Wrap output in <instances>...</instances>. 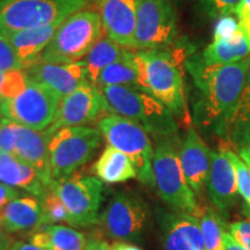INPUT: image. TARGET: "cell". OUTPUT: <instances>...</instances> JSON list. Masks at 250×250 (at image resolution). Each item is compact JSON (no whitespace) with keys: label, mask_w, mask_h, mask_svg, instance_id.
I'll use <instances>...</instances> for the list:
<instances>
[{"label":"cell","mask_w":250,"mask_h":250,"mask_svg":"<svg viewBox=\"0 0 250 250\" xmlns=\"http://www.w3.org/2000/svg\"><path fill=\"white\" fill-rule=\"evenodd\" d=\"M186 65L201 93L196 105L197 123L221 134L245 87L250 56L227 65H208L201 56H193Z\"/></svg>","instance_id":"6da1fadb"},{"label":"cell","mask_w":250,"mask_h":250,"mask_svg":"<svg viewBox=\"0 0 250 250\" xmlns=\"http://www.w3.org/2000/svg\"><path fill=\"white\" fill-rule=\"evenodd\" d=\"M139 72V89L149 94L175 117L190 124L181 62L183 51L179 50H134Z\"/></svg>","instance_id":"7a4b0ae2"},{"label":"cell","mask_w":250,"mask_h":250,"mask_svg":"<svg viewBox=\"0 0 250 250\" xmlns=\"http://www.w3.org/2000/svg\"><path fill=\"white\" fill-rule=\"evenodd\" d=\"M101 92L108 111L142 125L156 142L176 138L175 116L149 94L130 86L101 87Z\"/></svg>","instance_id":"3957f363"},{"label":"cell","mask_w":250,"mask_h":250,"mask_svg":"<svg viewBox=\"0 0 250 250\" xmlns=\"http://www.w3.org/2000/svg\"><path fill=\"white\" fill-rule=\"evenodd\" d=\"M103 33L99 12L80 9L59 23L54 37L39 61L50 62L83 61Z\"/></svg>","instance_id":"277c9868"},{"label":"cell","mask_w":250,"mask_h":250,"mask_svg":"<svg viewBox=\"0 0 250 250\" xmlns=\"http://www.w3.org/2000/svg\"><path fill=\"white\" fill-rule=\"evenodd\" d=\"M153 176L159 196L174 211L195 217L202 215L195 192L184 176L175 138L156 142L153 155Z\"/></svg>","instance_id":"5b68a950"},{"label":"cell","mask_w":250,"mask_h":250,"mask_svg":"<svg viewBox=\"0 0 250 250\" xmlns=\"http://www.w3.org/2000/svg\"><path fill=\"white\" fill-rule=\"evenodd\" d=\"M99 130L109 146L120 149L131 159L137 171V179L145 186H154V148L149 134L142 125L110 112L100 118Z\"/></svg>","instance_id":"8992f818"},{"label":"cell","mask_w":250,"mask_h":250,"mask_svg":"<svg viewBox=\"0 0 250 250\" xmlns=\"http://www.w3.org/2000/svg\"><path fill=\"white\" fill-rule=\"evenodd\" d=\"M102 133L89 126L62 127L49 138V158L55 182L65 181L86 165L98 151Z\"/></svg>","instance_id":"52a82bcc"},{"label":"cell","mask_w":250,"mask_h":250,"mask_svg":"<svg viewBox=\"0 0 250 250\" xmlns=\"http://www.w3.org/2000/svg\"><path fill=\"white\" fill-rule=\"evenodd\" d=\"M87 5L88 0H0V31L59 23Z\"/></svg>","instance_id":"ba28073f"},{"label":"cell","mask_w":250,"mask_h":250,"mask_svg":"<svg viewBox=\"0 0 250 250\" xmlns=\"http://www.w3.org/2000/svg\"><path fill=\"white\" fill-rule=\"evenodd\" d=\"M61 101L55 90L29 78L27 87L18 96L2 100V112L14 123L44 131L54 122Z\"/></svg>","instance_id":"9c48e42d"},{"label":"cell","mask_w":250,"mask_h":250,"mask_svg":"<svg viewBox=\"0 0 250 250\" xmlns=\"http://www.w3.org/2000/svg\"><path fill=\"white\" fill-rule=\"evenodd\" d=\"M177 35V15L171 0H140L132 50L169 48Z\"/></svg>","instance_id":"30bf717a"},{"label":"cell","mask_w":250,"mask_h":250,"mask_svg":"<svg viewBox=\"0 0 250 250\" xmlns=\"http://www.w3.org/2000/svg\"><path fill=\"white\" fill-rule=\"evenodd\" d=\"M149 211L146 203L129 191H117L99 218L105 235L116 241H136L145 232Z\"/></svg>","instance_id":"8fae6325"},{"label":"cell","mask_w":250,"mask_h":250,"mask_svg":"<svg viewBox=\"0 0 250 250\" xmlns=\"http://www.w3.org/2000/svg\"><path fill=\"white\" fill-rule=\"evenodd\" d=\"M51 188L67 208L77 227L99 224V211L104 198L101 180L95 176H73L55 182Z\"/></svg>","instance_id":"7c38bea8"},{"label":"cell","mask_w":250,"mask_h":250,"mask_svg":"<svg viewBox=\"0 0 250 250\" xmlns=\"http://www.w3.org/2000/svg\"><path fill=\"white\" fill-rule=\"evenodd\" d=\"M107 110L101 88L87 80L76 90L62 99L55 120L45 132L51 136L62 127L83 126Z\"/></svg>","instance_id":"4fadbf2b"},{"label":"cell","mask_w":250,"mask_h":250,"mask_svg":"<svg viewBox=\"0 0 250 250\" xmlns=\"http://www.w3.org/2000/svg\"><path fill=\"white\" fill-rule=\"evenodd\" d=\"M250 56V40L232 17L219 19L213 41L201 55L208 65H227Z\"/></svg>","instance_id":"5bb4252c"},{"label":"cell","mask_w":250,"mask_h":250,"mask_svg":"<svg viewBox=\"0 0 250 250\" xmlns=\"http://www.w3.org/2000/svg\"><path fill=\"white\" fill-rule=\"evenodd\" d=\"M212 151L208 148L192 125L187 126V132L180 147V160L188 181L196 196H202L208 187L211 170Z\"/></svg>","instance_id":"9a60e30c"},{"label":"cell","mask_w":250,"mask_h":250,"mask_svg":"<svg viewBox=\"0 0 250 250\" xmlns=\"http://www.w3.org/2000/svg\"><path fill=\"white\" fill-rule=\"evenodd\" d=\"M24 71L31 80L48 86L62 99L88 80L86 64L83 61L76 62L37 61Z\"/></svg>","instance_id":"2e32d148"},{"label":"cell","mask_w":250,"mask_h":250,"mask_svg":"<svg viewBox=\"0 0 250 250\" xmlns=\"http://www.w3.org/2000/svg\"><path fill=\"white\" fill-rule=\"evenodd\" d=\"M140 0H100L103 31L126 49L133 48L134 28Z\"/></svg>","instance_id":"e0dca14e"},{"label":"cell","mask_w":250,"mask_h":250,"mask_svg":"<svg viewBox=\"0 0 250 250\" xmlns=\"http://www.w3.org/2000/svg\"><path fill=\"white\" fill-rule=\"evenodd\" d=\"M159 221L165 250H206L198 217L162 212Z\"/></svg>","instance_id":"ac0fdd59"},{"label":"cell","mask_w":250,"mask_h":250,"mask_svg":"<svg viewBox=\"0 0 250 250\" xmlns=\"http://www.w3.org/2000/svg\"><path fill=\"white\" fill-rule=\"evenodd\" d=\"M211 170L208 181L210 199L219 213L227 215L239 197L235 169L226 149L212 152Z\"/></svg>","instance_id":"d6986e66"},{"label":"cell","mask_w":250,"mask_h":250,"mask_svg":"<svg viewBox=\"0 0 250 250\" xmlns=\"http://www.w3.org/2000/svg\"><path fill=\"white\" fill-rule=\"evenodd\" d=\"M49 138L45 130H34L19 124L14 151L15 158L31 166L46 188H51L54 184L50 167Z\"/></svg>","instance_id":"ffe728a7"},{"label":"cell","mask_w":250,"mask_h":250,"mask_svg":"<svg viewBox=\"0 0 250 250\" xmlns=\"http://www.w3.org/2000/svg\"><path fill=\"white\" fill-rule=\"evenodd\" d=\"M44 226V214L37 197H19L0 211V227L6 233L36 232Z\"/></svg>","instance_id":"44dd1931"},{"label":"cell","mask_w":250,"mask_h":250,"mask_svg":"<svg viewBox=\"0 0 250 250\" xmlns=\"http://www.w3.org/2000/svg\"><path fill=\"white\" fill-rule=\"evenodd\" d=\"M59 23L4 33L22 62L23 70L39 61L42 52L54 37Z\"/></svg>","instance_id":"7402d4cb"},{"label":"cell","mask_w":250,"mask_h":250,"mask_svg":"<svg viewBox=\"0 0 250 250\" xmlns=\"http://www.w3.org/2000/svg\"><path fill=\"white\" fill-rule=\"evenodd\" d=\"M0 182L22 189L39 199L49 189L31 166L6 153H0Z\"/></svg>","instance_id":"603a6c76"},{"label":"cell","mask_w":250,"mask_h":250,"mask_svg":"<svg viewBox=\"0 0 250 250\" xmlns=\"http://www.w3.org/2000/svg\"><path fill=\"white\" fill-rule=\"evenodd\" d=\"M92 171L98 179L108 184L123 183L137 179L131 159L120 149L107 146L93 165Z\"/></svg>","instance_id":"cb8c5ba5"},{"label":"cell","mask_w":250,"mask_h":250,"mask_svg":"<svg viewBox=\"0 0 250 250\" xmlns=\"http://www.w3.org/2000/svg\"><path fill=\"white\" fill-rule=\"evenodd\" d=\"M30 243L45 250H85V234L61 225L43 226L31 234Z\"/></svg>","instance_id":"d4e9b609"},{"label":"cell","mask_w":250,"mask_h":250,"mask_svg":"<svg viewBox=\"0 0 250 250\" xmlns=\"http://www.w3.org/2000/svg\"><path fill=\"white\" fill-rule=\"evenodd\" d=\"M221 134L237 148L250 146V67L239 101L225 124Z\"/></svg>","instance_id":"484cf974"},{"label":"cell","mask_w":250,"mask_h":250,"mask_svg":"<svg viewBox=\"0 0 250 250\" xmlns=\"http://www.w3.org/2000/svg\"><path fill=\"white\" fill-rule=\"evenodd\" d=\"M96 86H130L139 88V72L136 62V51L127 49L120 61L112 62L101 72Z\"/></svg>","instance_id":"4316f807"},{"label":"cell","mask_w":250,"mask_h":250,"mask_svg":"<svg viewBox=\"0 0 250 250\" xmlns=\"http://www.w3.org/2000/svg\"><path fill=\"white\" fill-rule=\"evenodd\" d=\"M126 50V48H123L103 33V35L95 43L89 54L83 59L86 64L88 81L96 85V81H98L101 72L112 62L120 61Z\"/></svg>","instance_id":"83f0119b"},{"label":"cell","mask_w":250,"mask_h":250,"mask_svg":"<svg viewBox=\"0 0 250 250\" xmlns=\"http://www.w3.org/2000/svg\"><path fill=\"white\" fill-rule=\"evenodd\" d=\"M201 228L206 250H226L224 241V227L220 218L212 208H206L201 218Z\"/></svg>","instance_id":"f1b7e54d"},{"label":"cell","mask_w":250,"mask_h":250,"mask_svg":"<svg viewBox=\"0 0 250 250\" xmlns=\"http://www.w3.org/2000/svg\"><path fill=\"white\" fill-rule=\"evenodd\" d=\"M40 201L42 204L43 214H44V226L57 223H65L71 226H76V223L67 208L52 188L46 190Z\"/></svg>","instance_id":"f546056e"},{"label":"cell","mask_w":250,"mask_h":250,"mask_svg":"<svg viewBox=\"0 0 250 250\" xmlns=\"http://www.w3.org/2000/svg\"><path fill=\"white\" fill-rule=\"evenodd\" d=\"M226 152L229 160L232 161L234 169H235L239 193L245 199L250 211V168L236 153L230 151V149H226Z\"/></svg>","instance_id":"4dcf8cb0"},{"label":"cell","mask_w":250,"mask_h":250,"mask_svg":"<svg viewBox=\"0 0 250 250\" xmlns=\"http://www.w3.org/2000/svg\"><path fill=\"white\" fill-rule=\"evenodd\" d=\"M241 0H202L203 12L210 19L219 20L225 17H232Z\"/></svg>","instance_id":"1f68e13d"},{"label":"cell","mask_w":250,"mask_h":250,"mask_svg":"<svg viewBox=\"0 0 250 250\" xmlns=\"http://www.w3.org/2000/svg\"><path fill=\"white\" fill-rule=\"evenodd\" d=\"M23 70V64L7 37L0 31V71Z\"/></svg>","instance_id":"d6a6232c"},{"label":"cell","mask_w":250,"mask_h":250,"mask_svg":"<svg viewBox=\"0 0 250 250\" xmlns=\"http://www.w3.org/2000/svg\"><path fill=\"white\" fill-rule=\"evenodd\" d=\"M18 123L4 118L0 123V153L14 155L18 138Z\"/></svg>","instance_id":"836d02e7"},{"label":"cell","mask_w":250,"mask_h":250,"mask_svg":"<svg viewBox=\"0 0 250 250\" xmlns=\"http://www.w3.org/2000/svg\"><path fill=\"white\" fill-rule=\"evenodd\" d=\"M229 234L240 245L250 250V221L237 220L229 225Z\"/></svg>","instance_id":"e575fe53"},{"label":"cell","mask_w":250,"mask_h":250,"mask_svg":"<svg viewBox=\"0 0 250 250\" xmlns=\"http://www.w3.org/2000/svg\"><path fill=\"white\" fill-rule=\"evenodd\" d=\"M235 15L239 26L250 40V0H241L237 6Z\"/></svg>","instance_id":"d590c367"},{"label":"cell","mask_w":250,"mask_h":250,"mask_svg":"<svg viewBox=\"0 0 250 250\" xmlns=\"http://www.w3.org/2000/svg\"><path fill=\"white\" fill-rule=\"evenodd\" d=\"M20 191L17 188L7 186V184L0 182V211L5 208L8 203L19 198Z\"/></svg>","instance_id":"8d00e7d4"},{"label":"cell","mask_w":250,"mask_h":250,"mask_svg":"<svg viewBox=\"0 0 250 250\" xmlns=\"http://www.w3.org/2000/svg\"><path fill=\"white\" fill-rule=\"evenodd\" d=\"M85 250H112V248L103 237L98 235V234H93L87 240Z\"/></svg>","instance_id":"74e56055"},{"label":"cell","mask_w":250,"mask_h":250,"mask_svg":"<svg viewBox=\"0 0 250 250\" xmlns=\"http://www.w3.org/2000/svg\"><path fill=\"white\" fill-rule=\"evenodd\" d=\"M224 241L226 250H247L245 247L240 245V243L230 235L229 232H224Z\"/></svg>","instance_id":"f35d334b"},{"label":"cell","mask_w":250,"mask_h":250,"mask_svg":"<svg viewBox=\"0 0 250 250\" xmlns=\"http://www.w3.org/2000/svg\"><path fill=\"white\" fill-rule=\"evenodd\" d=\"M9 250H45L43 248H40L33 243H26V242H20V241H14L12 242Z\"/></svg>","instance_id":"ab89813d"},{"label":"cell","mask_w":250,"mask_h":250,"mask_svg":"<svg viewBox=\"0 0 250 250\" xmlns=\"http://www.w3.org/2000/svg\"><path fill=\"white\" fill-rule=\"evenodd\" d=\"M112 250H143L139 248L138 246L131 245L129 242H123V241H116L111 245Z\"/></svg>","instance_id":"60d3db41"},{"label":"cell","mask_w":250,"mask_h":250,"mask_svg":"<svg viewBox=\"0 0 250 250\" xmlns=\"http://www.w3.org/2000/svg\"><path fill=\"white\" fill-rule=\"evenodd\" d=\"M239 155L250 168V146H248V147L239 148Z\"/></svg>","instance_id":"b9f144b4"},{"label":"cell","mask_w":250,"mask_h":250,"mask_svg":"<svg viewBox=\"0 0 250 250\" xmlns=\"http://www.w3.org/2000/svg\"><path fill=\"white\" fill-rule=\"evenodd\" d=\"M12 242H13V240L6 236L5 239H2L1 241H0V250H9V247H11Z\"/></svg>","instance_id":"7bdbcfd3"},{"label":"cell","mask_w":250,"mask_h":250,"mask_svg":"<svg viewBox=\"0 0 250 250\" xmlns=\"http://www.w3.org/2000/svg\"><path fill=\"white\" fill-rule=\"evenodd\" d=\"M5 116H4V112H2V100H0V123H1V121L4 120Z\"/></svg>","instance_id":"ee69618b"},{"label":"cell","mask_w":250,"mask_h":250,"mask_svg":"<svg viewBox=\"0 0 250 250\" xmlns=\"http://www.w3.org/2000/svg\"><path fill=\"white\" fill-rule=\"evenodd\" d=\"M6 237V235H5V233L2 232V229H1V227H0V241H1L2 239H5Z\"/></svg>","instance_id":"f6af8a7d"},{"label":"cell","mask_w":250,"mask_h":250,"mask_svg":"<svg viewBox=\"0 0 250 250\" xmlns=\"http://www.w3.org/2000/svg\"><path fill=\"white\" fill-rule=\"evenodd\" d=\"M4 72H5V71H0V83H1L2 77H4Z\"/></svg>","instance_id":"bcb514c9"}]
</instances>
